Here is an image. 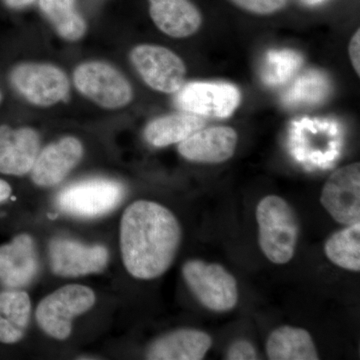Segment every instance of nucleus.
<instances>
[{
	"label": "nucleus",
	"instance_id": "obj_1",
	"mask_svg": "<svg viewBox=\"0 0 360 360\" xmlns=\"http://www.w3.org/2000/svg\"><path fill=\"white\" fill-rule=\"evenodd\" d=\"M181 227L165 206L148 200L130 205L120 222L123 264L135 278H158L174 264Z\"/></svg>",
	"mask_w": 360,
	"mask_h": 360
},
{
	"label": "nucleus",
	"instance_id": "obj_2",
	"mask_svg": "<svg viewBox=\"0 0 360 360\" xmlns=\"http://www.w3.org/2000/svg\"><path fill=\"white\" fill-rule=\"evenodd\" d=\"M258 243L265 257L274 264H286L295 257L300 236L297 213L278 195H267L257 207Z\"/></svg>",
	"mask_w": 360,
	"mask_h": 360
},
{
	"label": "nucleus",
	"instance_id": "obj_3",
	"mask_svg": "<svg viewBox=\"0 0 360 360\" xmlns=\"http://www.w3.org/2000/svg\"><path fill=\"white\" fill-rule=\"evenodd\" d=\"M9 84L33 105L49 108L68 101L70 82L58 66L44 63H20L9 71Z\"/></svg>",
	"mask_w": 360,
	"mask_h": 360
},
{
	"label": "nucleus",
	"instance_id": "obj_4",
	"mask_svg": "<svg viewBox=\"0 0 360 360\" xmlns=\"http://www.w3.org/2000/svg\"><path fill=\"white\" fill-rule=\"evenodd\" d=\"M182 276L189 290L206 309L227 312L238 305V281L222 265L191 259L184 264Z\"/></svg>",
	"mask_w": 360,
	"mask_h": 360
},
{
	"label": "nucleus",
	"instance_id": "obj_5",
	"mask_svg": "<svg viewBox=\"0 0 360 360\" xmlns=\"http://www.w3.org/2000/svg\"><path fill=\"white\" fill-rule=\"evenodd\" d=\"M75 87L82 96L106 110H118L131 103V84L117 68L105 61L82 63L73 72Z\"/></svg>",
	"mask_w": 360,
	"mask_h": 360
},
{
	"label": "nucleus",
	"instance_id": "obj_6",
	"mask_svg": "<svg viewBox=\"0 0 360 360\" xmlns=\"http://www.w3.org/2000/svg\"><path fill=\"white\" fill-rule=\"evenodd\" d=\"M94 302L96 295L86 286H63L40 302L37 321L46 335L56 340H66L70 335L73 319L91 309Z\"/></svg>",
	"mask_w": 360,
	"mask_h": 360
},
{
	"label": "nucleus",
	"instance_id": "obj_7",
	"mask_svg": "<svg viewBox=\"0 0 360 360\" xmlns=\"http://www.w3.org/2000/svg\"><path fill=\"white\" fill-rule=\"evenodd\" d=\"M124 188L115 180H84L65 187L58 196L59 210L78 217H97L120 205Z\"/></svg>",
	"mask_w": 360,
	"mask_h": 360
},
{
	"label": "nucleus",
	"instance_id": "obj_8",
	"mask_svg": "<svg viewBox=\"0 0 360 360\" xmlns=\"http://www.w3.org/2000/svg\"><path fill=\"white\" fill-rule=\"evenodd\" d=\"M130 61L142 80L156 91L176 94L184 84L186 66L167 47L137 45L130 52Z\"/></svg>",
	"mask_w": 360,
	"mask_h": 360
},
{
	"label": "nucleus",
	"instance_id": "obj_9",
	"mask_svg": "<svg viewBox=\"0 0 360 360\" xmlns=\"http://www.w3.org/2000/svg\"><path fill=\"white\" fill-rule=\"evenodd\" d=\"M238 87L225 82H191L176 92L174 103L179 110L196 115L229 117L240 103Z\"/></svg>",
	"mask_w": 360,
	"mask_h": 360
},
{
	"label": "nucleus",
	"instance_id": "obj_10",
	"mask_svg": "<svg viewBox=\"0 0 360 360\" xmlns=\"http://www.w3.org/2000/svg\"><path fill=\"white\" fill-rule=\"evenodd\" d=\"M321 202L338 224L360 222V165L352 163L336 169L322 187Z\"/></svg>",
	"mask_w": 360,
	"mask_h": 360
},
{
	"label": "nucleus",
	"instance_id": "obj_11",
	"mask_svg": "<svg viewBox=\"0 0 360 360\" xmlns=\"http://www.w3.org/2000/svg\"><path fill=\"white\" fill-rule=\"evenodd\" d=\"M51 269L60 276L77 277L105 269L108 251L104 246H86L70 239L58 238L49 245Z\"/></svg>",
	"mask_w": 360,
	"mask_h": 360
},
{
	"label": "nucleus",
	"instance_id": "obj_12",
	"mask_svg": "<svg viewBox=\"0 0 360 360\" xmlns=\"http://www.w3.org/2000/svg\"><path fill=\"white\" fill-rule=\"evenodd\" d=\"M84 156V146L77 137L65 136L39 151L32 169L37 186L49 187L60 184Z\"/></svg>",
	"mask_w": 360,
	"mask_h": 360
},
{
	"label": "nucleus",
	"instance_id": "obj_13",
	"mask_svg": "<svg viewBox=\"0 0 360 360\" xmlns=\"http://www.w3.org/2000/svg\"><path fill=\"white\" fill-rule=\"evenodd\" d=\"M40 149L37 130L0 125V172L20 176L32 172Z\"/></svg>",
	"mask_w": 360,
	"mask_h": 360
},
{
	"label": "nucleus",
	"instance_id": "obj_14",
	"mask_svg": "<svg viewBox=\"0 0 360 360\" xmlns=\"http://www.w3.org/2000/svg\"><path fill=\"white\" fill-rule=\"evenodd\" d=\"M238 141V134L232 127H210L179 142V151L182 158L194 162L221 163L233 156Z\"/></svg>",
	"mask_w": 360,
	"mask_h": 360
},
{
	"label": "nucleus",
	"instance_id": "obj_15",
	"mask_svg": "<svg viewBox=\"0 0 360 360\" xmlns=\"http://www.w3.org/2000/svg\"><path fill=\"white\" fill-rule=\"evenodd\" d=\"M39 271V257L32 236L20 234L0 246V281L8 288L28 285Z\"/></svg>",
	"mask_w": 360,
	"mask_h": 360
},
{
	"label": "nucleus",
	"instance_id": "obj_16",
	"mask_svg": "<svg viewBox=\"0 0 360 360\" xmlns=\"http://www.w3.org/2000/svg\"><path fill=\"white\" fill-rule=\"evenodd\" d=\"M212 345V336L195 328H181L151 343L146 359L151 360H201Z\"/></svg>",
	"mask_w": 360,
	"mask_h": 360
},
{
	"label": "nucleus",
	"instance_id": "obj_17",
	"mask_svg": "<svg viewBox=\"0 0 360 360\" xmlns=\"http://www.w3.org/2000/svg\"><path fill=\"white\" fill-rule=\"evenodd\" d=\"M149 14L158 30L174 39L198 32L202 15L191 0H148Z\"/></svg>",
	"mask_w": 360,
	"mask_h": 360
},
{
	"label": "nucleus",
	"instance_id": "obj_18",
	"mask_svg": "<svg viewBox=\"0 0 360 360\" xmlns=\"http://www.w3.org/2000/svg\"><path fill=\"white\" fill-rule=\"evenodd\" d=\"M270 360H317L319 352L307 329L283 326L272 331L265 343Z\"/></svg>",
	"mask_w": 360,
	"mask_h": 360
},
{
	"label": "nucleus",
	"instance_id": "obj_19",
	"mask_svg": "<svg viewBox=\"0 0 360 360\" xmlns=\"http://www.w3.org/2000/svg\"><path fill=\"white\" fill-rule=\"evenodd\" d=\"M205 127V120L200 115L189 112L174 113L149 122L144 130V137L151 146L165 148L170 144L179 143Z\"/></svg>",
	"mask_w": 360,
	"mask_h": 360
},
{
	"label": "nucleus",
	"instance_id": "obj_20",
	"mask_svg": "<svg viewBox=\"0 0 360 360\" xmlns=\"http://www.w3.org/2000/svg\"><path fill=\"white\" fill-rule=\"evenodd\" d=\"M30 312L32 303L25 291L0 292V342L20 341L30 323Z\"/></svg>",
	"mask_w": 360,
	"mask_h": 360
},
{
	"label": "nucleus",
	"instance_id": "obj_21",
	"mask_svg": "<svg viewBox=\"0 0 360 360\" xmlns=\"http://www.w3.org/2000/svg\"><path fill=\"white\" fill-rule=\"evenodd\" d=\"M39 6L61 39L75 42L84 37L87 25L77 11L75 0H39Z\"/></svg>",
	"mask_w": 360,
	"mask_h": 360
},
{
	"label": "nucleus",
	"instance_id": "obj_22",
	"mask_svg": "<svg viewBox=\"0 0 360 360\" xmlns=\"http://www.w3.org/2000/svg\"><path fill=\"white\" fill-rule=\"evenodd\" d=\"M329 262L348 271L360 270V222L331 234L324 243Z\"/></svg>",
	"mask_w": 360,
	"mask_h": 360
},
{
	"label": "nucleus",
	"instance_id": "obj_23",
	"mask_svg": "<svg viewBox=\"0 0 360 360\" xmlns=\"http://www.w3.org/2000/svg\"><path fill=\"white\" fill-rule=\"evenodd\" d=\"M328 84L319 72H307L296 80L285 97L288 103H317L326 96Z\"/></svg>",
	"mask_w": 360,
	"mask_h": 360
},
{
	"label": "nucleus",
	"instance_id": "obj_24",
	"mask_svg": "<svg viewBox=\"0 0 360 360\" xmlns=\"http://www.w3.org/2000/svg\"><path fill=\"white\" fill-rule=\"evenodd\" d=\"M302 63V58L295 52H270L264 77L267 84H283Z\"/></svg>",
	"mask_w": 360,
	"mask_h": 360
},
{
	"label": "nucleus",
	"instance_id": "obj_25",
	"mask_svg": "<svg viewBox=\"0 0 360 360\" xmlns=\"http://www.w3.org/2000/svg\"><path fill=\"white\" fill-rule=\"evenodd\" d=\"M239 8L258 15H269L281 11L290 0H231Z\"/></svg>",
	"mask_w": 360,
	"mask_h": 360
},
{
	"label": "nucleus",
	"instance_id": "obj_26",
	"mask_svg": "<svg viewBox=\"0 0 360 360\" xmlns=\"http://www.w3.org/2000/svg\"><path fill=\"white\" fill-rule=\"evenodd\" d=\"M229 360H255L259 359L255 345L250 341L238 340L232 342L225 354Z\"/></svg>",
	"mask_w": 360,
	"mask_h": 360
},
{
	"label": "nucleus",
	"instance_id": "obj_27",
	"mask_svg": "<svg viewBox=\"0 0 360 360\" xmlns=\"http://www.w3.org/2000/svg\"><path fill=\"white\" fill-rule=\"evenodd\" d=\"M349 51L350 61H352V65L356 75H360V30H357V32L354 33V37H352L349 42Z\"/></svg>",
	"mask_w": 360,
	"mask_h": 360
},
{
	"label": "nucleus",
	"instance_id": "obj_28",
	"mask_svg": "<svg viewBox=\"0 0 360 360\" xmlns=\"http://www.w3.org/2000/svg\"><path fill=\"white\" fill-rule=\"evenodd\" d=\"M4 6L11 9H22L32 6L37 0H1Z\"/></svg>",
	"mask_w": 360,
	"mask_h": 360
},
{
	"label": "nucleus",
	"instance_id": "obj_29",
	"mask_svg": "<svg viewBox=\"0 0 360 360\" xmlns=\"http://www.w3.org/2000/svg\"><path fill=\"white\" fill-rule=\"evenodd\" d=\"M13 189L6 180L0 179V202L6 200L11 195Z\"/></svg>",
	"mask_w": 360,
	"mask_h": 360
},
{
	"label": "nucleus",
	"instance_id": "obj_30",
	"mask_svg": "<svg viewBox=\"0 0 360 360\" xmlns=\"http://www.w3.org/2000/svg\"><path fill=\"white\" fill-rule=\"evenodd\" d=\"M324 1H326V0H300V4L307 6H319V4H323Z\"/></svg>",
	"mask_w": 360,
	"mask_h": 360
},
{
	"label": "nucleus",
	"instance_id": "obj_31",
	"mask_svg": "<svg viewBox=\"0 0 360 360\" xmlns=\"http://www.w3.org/2000/svg\"><path fill=\"white\" fill-rule=\"evenodd\" d=\"M2 101V94L1 91H0V103H1Z\"/></svg>",
	"mask_w": 360,
	"mask_h": 360
}]
</instances>
